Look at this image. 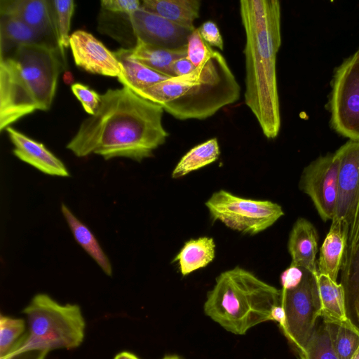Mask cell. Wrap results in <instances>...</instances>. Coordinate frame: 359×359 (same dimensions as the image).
I'll return each mask as SVG.
<instances>
[{
	"label": "cell",
	"mask_w": 359,
	"mask_h": 359,
	"mask_svg": "<svg viewBox=\"0 0 359 359\" xmlns=\"http://www.w3.org/2000/svg\"><path fill=\"white\" fill-rule=\"evenodd\" d=\"M100 98L95 114L83 121L66 146L76 156L94 154L105 160L141 162L165 142L169 133L163 126L161 106L126 86L108 89Z\"/></svg>",
	"instance_id": "obj_1"
},
{
	"label": "cell",
	"mask_w": 359,
	"mask_h": 359,
	"mask_svg": "<svg viewBox=\"0 0 359 359\" xmlns=\"http://www.w3.org/2000/svg\"><path fill=\"white\" fill-rule=\"evenodd\" d=\"M240 15L245 34V104L264 135L276 138L280 128L276 57L281 45V7L278 0H242Z\"/></svg>",
	"instance_id": "obj_2"
},
{
	"label": "cell",
	"mask_w": 359,
	"mask_h": 359,
	"mask_svg": "<svg viewBox=\"0 0 359 359\" xmlns=\"http://www.w3.org/2000/svg\"><path fill=\"white\" fill-rule=\"evenodd\" d=\"M58 48L27 44L0 58V131L36 110H48L62 69Z\"/></svg>",
	"instance_id": "obj_3"
},
{
	"label": "cell",
	"mask_w": 359,
	"mask_h": 359,
	"mask_svg": "<svg viewBox=\"0 0 359 359\" xmlns=\"http://www.w3.org/2000/svg\"><path fill=\"white\" fill-rule=\"evenodd\" d=\"M179 120H202L240 98L241 87L224 56L212 50L191 73L135 93Z\"/></svg>",
	"instance_id": "obj_4"
},
{
	"label": "cell",
	"mask_w": 359,
	"mask_h": 359,
	"mask_svg": "<svg viewBox=\"0 0 359 359\" xmlns=\"http://www.w3.org/2000/svg\"><path fill=\"white\" fill-rule=\"evenodd\" d=\"M280 302L281 289L236 266L216 278L203 310L226 331L243 335L252 327L271 320L272 310Z\"/></svg>",
	"instance_id": "obj_5"
},
{
	"label": "cell",
	"mask_w": 359,
	"mask_h": 359,
	"mask_svg": "<svg viewBox=\"0 0 359 359\" xmlns=\"http://www.w3.org/2000/svg\"><path fill=\"white\" fill-rule=\"evenodd\" d=\"M22 312L27 317L29 332L6 356L27 351L70 350L82 344L86 323L79 305L60 304L47 294L39 293Z\"/></svg>",
	"instance_id": "obj_6"
},
{
	"label": "cell",
	"mask_w": 359,
	"mask_h": 359,
	"mask_svg": "<svg viewBox=\"0 0 359 359\" xmlns=\"http://www.w3.org/2000/svg\"><path fill=\"white\" fill-rule=\"evenodd\" d=\"M205 205L212 221L249 235L267 229L284 215L276 203L242 198L224 189L214 192Z\"/></svg>",
	"instance_id": "obj_7"
},
{
	"label": "cell",
	"mask_w": 359,
	"mask_h": 359,
	"mask_svg": "<svg viewBox=\"0 0 359 359\" xmlns=\"http://www.w3.org/2000/svg\"><path fill=\"white\" fill-rule=\"evenodd\" d=\"M317 276L304 269L300 283L295 287L281 289L285 320L280 329L297 353L302 351L314 332L322 308Z\"/></svg>",
	"instance_id": "obj_8"
},
{
	"label": "cell",
	"mask_w": 359,
	"mask_h": 359,
	"mask_svg": "<svg viewBox=\"0 0 359 359\" xmlns=\"http://www.w3.org/2000/svg\"><path fill=\"white\" fill-rule=\"evenodd\" d=\"M329 110L332 129L344 137L359 141V58L354 54L334 74Z\"/></svg>",
	"instance_id": "obj_9"
},
{
	"label": "cell",
	"mask_w": 359,
	"mask_h": 359,
	"mask_svg": "<svg viewBox=\"0 0 359 359\" xmlns=\"http://www.w3.org/2000/svg\"><path fill=\"white\" fill-rule=\"evenodd\" d=\"M339 168L336 151L311 162L301 175L299 189L311 198L324 222L332 221L335 215Z\"/></svg>",
	"instance_id": "obj_10"
},
{
	"label": "cell",
	"mask_w": 359,
	"mask_h": 359,
	"mask_svg": "<svg viewBox=\"0 0 359 359\" xmlns=\"http://www.w3.org/2000/svg\"><path fill=\"white\" fill-rule=\"evenodd\" d=\"M130 21L136 40L169 49L186 46L193 32L142 6L130 15Z\"/></svg>",
	"instance_id": "obj_11"
},
{
	"label": "cell",
	"mask_w": 359,
	"mask_h": 359,
	"mask_svg": "<svg viewBox=\"0 0 359 359\" xmlns=\"http://www.w3.org/2000/svg\"><path fill=\"white\" fill-rule=\"evenodd\" d=\"M339 156L335 215L346 230L359 194V141L349 140L337 150Z\"/></svg>",
	"instance_id": "obj_12"
},
{
	"label": "cell",
	"mask_w": 359,
	"mask_h": 359,
	"mask_svg": "<svg viewBox=\"0 0 359 359\" xmlns=\"http://www.w3.org/2000/svg\"><path fill=\"white\" fill-rule=\"evenodd\" d=\"M69 47L76 65L86 72L117 78L121 74L114 52L90 33L83 30L74 32L70 35Z\"/></svg>",
	"instance_id": "obj_13"
},
{
	"label": "cell",
	"mask_w": 359,
	"mask_h": 359,
	"mask_svg": "<svg viewBox=\"0 0 359 359\" xmlns=\"http://www.w3.org/2000/svg\"><path fill=\"white\" fill-rule=\"evenodd\" d=\"M0 14L19 19L58 46L52 1L1 0Z\"/></svg>",
	"instance_id": "obj_14"
},
{
	"label": "cell",
	"mask_w": 359,
	"mask_h": 359,
	"mask_svg": "<svg viewBox=\"0 0 359 359\" xmlns=\"http://www.w3.org/2000/svg\"><path fill=\"white\" fill-rule=\"evenodd\" d=\"M6 131L14 146L13 153L20 160L48 175L62 177L70 175L63 162L42 143L11 126L6 128Z\"/></svg>",
	"instance_id": "obj_15"
},
{
	"label": "cell",
	"mask_w": 359,
	"mask_h": 359,
	"mask_svg": "<svg viewBox=\"0 0 359 359\" xmlns=\"http://www.w3.org/2000/svg\"><path fill=\"white\" fill-rule=\"evenodd\" d=\"M318 235L316 227L308 219L299 217L290 231L287 249L291 264L318 276L316 262Z\"/></svg>",
	"instance_id": "obj_16"
},
{
	"label": "cell",
	"mask_w": 359,
	"mask_h": 359,
	"mask_svg": "<svg viewBox=\"0 0 359 359\" xmlns=\"http://www.w3.org/2000/svg\"><path fill=\"white\" fill-rule=\"evenodd\" d=\"M348 232L342 223L332 219L330 228L320 249L317 262L318 273L337 280L346 248Z\"/></svg>",
	"instance_id": "obj_17"
},
{
	"label": "cell",
	"mask_w": 359,
	"mask_h": 359,
	"mask_svg": "<svg viewBox=\"0 0 359 359\" xmlns=\"http://www.w3.org/2000/svg\"><path fill=\"white\" fill-rule=\"evenodd\" d=\"M114 54L121 68L118 80L134 93L171 78L150 69L134 58L133 48H121Z\"/></svg>",
	"instance_id": "obj_18"
},
{
	"label": "cell",
	"mask_w": 359,
	"mask_h": 359,
	"mask_svg": "<svg viewBox=\"0 0 359 359\" xmlns=\"http://www.w3.org/2000/svg\"><path fill=\"white\" fill-rule=\"evenodd\" d=\"M27 44H45L59 48L57 46L19 19L1 15L0 58L8 56L18 46Z\"/></svg>",
	"instance_id": "obj_19"
},
{
	"label": "cell",
	"mask_w": 359,
	"mask_h": 359,
	"mask_svg": "<svg viewBox=\"0 0 359 359\" xmlns=\"http://www.w3.org/2000/svg\"><path fill=\"white\" fill-rule=\"evenodd\" d=\"M144 8L165 19L194 31V22L199 18L201 1L198 0H144Z\"/></svg>",
	"instance_id": "obj_20"
},
{
	"label": "cell",
	"mask_w": 359,
	"mask_h": 359,
	"mask_svg": "<svg viewBox=\"0 0 359 359\" xmlns=\"http://www.w3.org/2000/svg\"><path fill=\"white\" fill-rule=\"evenodd\" d=\"M215 257V243L208 236L192 238L187 241L173 262H177L181 274L186 276L205 267Z\"/></svg>",
	"instance_id": "obj_21"
},
{
	"label": "cell",
	"mask_w": 359,
	"mask_h": 359,
	"mask_svg": "<svg viewBox=\"0 0 359 359\" xmlns=\"http://www.w3.org/2000/svg\"><path fill=\"white\" fill-rule=\"evenodd\" d=\"M187 46L169 49L136 40L133 57L150 69L162 74L174 77L172 65L180 58L187 57Z\"/></svg>",
	"instance_id": "obj_22"
},
{
	"label": "cell",
	"mask_w": 359,
	"mask_h": 359,
	"mask_svg": "<svg viewBox=\"0 0 359 359\" xmlns=\"http://www.w3.org/2000/svg\"><path fill=\"white\" fill-rule=\"evenodd\" d=\"M61 212L76 242L106 275L111 276V264L93 232L63 203L61 204Z\"/></svg>",
	"instance_id": "obj_23"
},
{
	"label": "cell",
	"mask_w": 359,
	"mask_h": 359,
	"mask_svg": "<svg viewBox=\"0 0 359 359\" xmlns=\"http://www.w3.org/2000/svg\"><path fill=\"white\" fill-rule=\"evenodd\" d=\"M323 322L333 323L348 318L346 309L345 291L343 285L332 280L328 276H317Z\"/></svg>",
	"instance_id": "obj_24"
},
{
	"label": "cell",
	"mask_w": 359,
	"mask_h": 359,
	"mask_svg": "<svg viewBox=\"0 0 359 359\" xmlns=\"http://www.w3.org/2000/svg\"><path fill=\"white\" fill-rule=\"evenodd\" d=\"M220 155L217 139L211 138L189 150L173 169L171 177L179 179L216 161Z\"/></svg>",
	"instance_id": "obj_25"
},
{
	"label": "cell",
	"mask_w": 359,
	"mask_h": 359,
	"mask_svg": "<svg viewBox=\"0 0 359 359\" xmlns=\"http://www.w3.org/2000/svg\"><path fill=\"white\" fill-rule=\"evenodd\" d=\"M325 323L339 359H351L359 347V327L348 318Z\"/></svg>",
	"instance_id": "obj_26"
},
{
	"label": "cell",
	"mask_w": 359,
	"mask_h": 359,
	"mask_svg": "<svg viewBox=\"0 0 359 359\" xmlns=\"http://www.w3.org/2000/svg\"><path fill=\"white\" fill-rule=\"evenodd\" d=\"M299 359H339L325 323L316 328L305 348L297 353Z\"/></svg>",
	"instance_id": "obj_27"
},
{
	"label": "cell",
	"mask_w": 359,
	"mask_h": 359,
	"mask_svg": "<svg viewBox=\"0 0 359 359\" xmlns=\"http://www.w3.org/2000/svg\"><path fill=\"white\" fill-rule=\"evenodd\" d=\"M54 11L57 43L61 54L64 49L69 46V35L71 20L74 10V1L72 0L52 1Z\"/></svg>",
	"instance_id": "obj_28"
},
{
	"label": "cell",
	"mask_w": 359,
	"mask_h": 359,
	"mask_svg": "<svg viewBox=\"0 0 359 359\" xmlns=\"http://www.w3.org/2000/svg\"><path fill=\"white\" fill-rule=\"evenodd\" d=\"M25 330L22 318L0 315V359L6 357L20 341Z\"/></svg>",
	"instance_id": "obj_29"
},
{
	"label": "cell",
	"mask_w": 359,
	"mask_h": 359,
	"mask_svg": "<svg viewBox=\"0 0 359 359\" xmlns=\"http://www.w3.org/2000/svg\"><path fill=\"white\" fill-rule=\"evenodd\" d=\"M359 250V194L357 196L348 225L347 244L342 263V276L349 270Z\"/></svg>",
	"instance_id": "obj_30"
},
{
	"label": "cell",
	"mask_w": 359,
	"mask_h": 359,
	"mask_svg": "<svg viewBox=\"0 0 359 359\" xmlns=\"http://www.w3.org/2000/svg\"><path fill=\"white\" fill-rule=\"evenodd\" d=\"M342 285L345 291L347 316L359 327V273L353 278Z\"/></svg>",
	"instance_id": "obj_31"
},
{
	"label": "cell",
	"mask_w": 359,
	"mask_h": 359,
	"mask_svg": "<svg viewBox=\"0 0 359 359\" xmlns=\"http://www.w3.org/2000/svg\"><path fill=\"white\" fill-rule=\"evenodd\" d=\"M212 50L202 39L198 28L190 34L187 45V57L195 66L198 67Z\"/></svg>",
	"instance_id": "obj_32"
},
{
	"label": "cell",
	"mask_w": 359,
	"mask_h": 359,
	"mask_svg": "<svg viewBox=\"0 0 359 359\" xmlns=\"http://www.w3.org/2000/svg\"><path fill=\"white\" fill-rule=\"evenodd\" d=\"M71 90L81 103L85 111L90 116L94 115L100 104V95L81 83L72 84Z\"/></svg>",
	"instance_id": "obj_33"
},
{
	"label": "cell",
	"mask_w": 359,
	"mask_h": 359,
	"mask_svg": "<svg viewBox=\"0 0 359 359\" xmlns=\"http://www.w3.org/2000/svg\"><path fill=\"white\" fill-rule=\"evenodd\" d=\"M138 0H102L101 9L113 13L130 15L141 6Z\"/></svg>",
	"instance_id": "obj_34"
},
{
	"label": "cell",
	"mask_w": 359,
	"mask_h": 359,
	"mask_svg": "<svg viewBox=\"0 0 359 359\" xmlns=\"http://www.w3.org/2000/svg\"><path fill=\"white\" fill-rule=\"evenodd\" d=\"M198 32L204 41L210 46H215L221 50L224 49L223 39L217 24L208 20L204 22L200 27Z\"/></svg>",
	"instance_id": "obj_35"
},
{
	"label": "cell",
	"mask_w": 359,
	"mask_h": 359,
	"mask_svg": "<svg viewBox=\"0 0 359 359\" xmlns=\"http://www.w3.org/2000/svg\"><path fill=\"white\" fill-rule=\"evenodd\" d=\"M304 276V269L290 264L280 275L282 289L289 290L297 287Z\"/></svg>",
	"instance_id": "obj_36"
},
{
	"label": "cell",
	"mask_w": 359,
	"mask_h": 359,
	"mask_svg": "<svg viewBox=\"0 0 359 359\" xmlns=\"http://www.w3.org/2000/svg\"><path fill=\"white\" fill-rule=\"evenodd\" d=\"M196 67L187 57H184L174 62L172 72L175 76H181L191 73Z\"/></svg>",
	"instance_id": "obj_37"
},
{
	"label": "cell",
	"mask_w": 359,
	"mask_h": 359,
	"mask_svg": "<svg viewBox=\"0 0 359 359\" xmlns=\"http://www.w3.org/2000/svg\"><path fill=\"white\" fill-rule=\"evenodd\" d=\"M48 352L42 351H27L8 355L2 359H44Z\"/></svg>",
	"instance_id": "obj_38"
},
{
	"label": "cell",
	"mask_w": 359,
	"mask_h": 359,
	"mask_svg": "<svg viewBox=\"0 0 359 359\" xmlns=\"http://www.w3.org/2000/svg\"><path fill=\"white\" fill-rule=\"evenodd\" d=\"M359 273V250L355 255L348 271L342 276L341 283L348 282L353 278Z\"/></svg>",
	"instance_id": "obj_39"
},
{
	"label": "cell",
	"mask_w": 359,
	"mask_h": 359,
	"mask_svg": "<svg viewBox=\"0 0 359 359\" xmlns=\"http://www.w3.org/2000/svg\"><path fill=\"white\" fill-rule=\"evenodd\" d=\"M114 359H140L137 355L128 351H123L114 357Z\"/></svg>",
	"instance_id": "obj_40"
},
{
	"label": "cell",
	"mask_w": 359,
	"mask_h": 359,
	"mask_svg": "<svg viewBox=\"0 0 359 359\" xmlns=\"http://www.w3.org/2000/svg\"><path fill=\"white\" fill-rule=\"evenodd\" d=\"M162 359H183L177 355H168L163 357Z\"/></svg>",
	"instance_id": "obj_41"
},
{
	"label": "cell",
	"mask_w": 359,
	"mask_h": 359,
	"mask_svg": "<svg viewBox=\"0 0 359 359\" xmlns=\"http://www.w3.org/2000/svg\"><path fill=\"white\" fill-rule=\"evenodd\" d=\"M351 359H359V347L358 348L357 351L355 352V353L353 355Z\"/></svg>",
	"instance_id": "obj_42"
},
{
	"label": "cell",
	"mask_w": 359,
	"mask_h": 359,
	"mask_svg": "<svg viewBox=\"0 0 359 359\" xmlns=\"http://www.w3.org/2000/svg\"><path fill=\"white\" fill-rule=\"evenodd\" d=\"M354 55L359 58V49L354 53Z\"/></svg>",
	"instance_id": "obj_43"
}]
</instances>
